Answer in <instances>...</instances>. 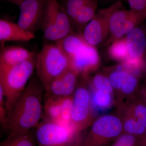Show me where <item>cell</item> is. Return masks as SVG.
Listing matches in <instances>:
<instances>
[{
    "mask_svg": "<svg viewBox=\"0 0 146 146\" xmlns=\"http://www.w3.org/2000/svg\"><path fill=\"white\" fill-rule=\"evenodd\" d=\"M73 96V108L70 124L77 131L82 133L95 120L91 106L89 77H81Z\"/></svg>",
    "mask_w": 146,
    "mask_h": 146,
    "instance_id": "6",
    "label": "cell"
},
{
    "mask_svg": "<svg viewBox=\"0 0 146 146\" xmlns=\"http://www.w3.org/2000/svg\"><path fill=\"white\" fill-rule=\"evenodd\" d=\"M36 37L34 33L22 28L18 24L5 19L0 20V42L1 47L9 42H29Z\"/></svg>",
    "mask_w": 146,
    "mask_h": 146,
    "instance_id": "12",
    "label": "cell"
},
{
    "mask_svg": "<svg viewBox=\"0 0 146 146\" xmlns=\"http://www.w3.org/2000/svg\"><path fill=\"white\" fill-rule=\"evenodd\" d=\"M70 68L68 56L56 43L44 45L36 55L35 70L45 90L54 79Z\"/></svg>",
    "mask_w": 146,
    "mask_h": 146,
    "instance_id": "3",
    "label": "cell"
},
{
    "mask_svg": "<svg viewBox=\"0 0 146 146\" xmlns=\"http://www.w3.org/2000/svg\"><path fill=\"white\" fill-rule=\"evenodd\" d=\"M36 56L17 65L0 67V89L5 97L7 113L31 79L35 70Z\"/></svg>",
    "mask_w": 146,
    "mask_h": 146,
    "instance_id": "2",
    "label": "cell"
},
{
    "mask_svg": "<svg viewBox=\"0 0 146 146\" xmlns=\"http://www.w3.org/2000/svg\"><path fill=\"white\" fill-rule=\"evenodd\" d=\"M83 136L81 137L80 138L79 140L78 143L76 144L75 146H82V140H83Z\"/></svg>",
    "mask_w": 146,
    "mask_h": 146,
    "instance_id": "30",
    "label": "cell"
},
{
    "mask_svg": "<svg viewBox=\"0 0 146 146\" xmlns=\"http://www.w3.org/2000/svg\"><path fill=\"white\" fill-rule=\"evenodd\" d=\"M129 9L140 16L143 21L146 19V0H127Z\"/></svg>",
    "mask_w": 146,
    "mask_h": 146,
    "instance_id": "24",
    "label": "cell"
},
{
    "mask_svg": "<svg viewBox=\"0 0 146 146\" xmlns=\"http://www.w3.org/2000/svg\"><path fill=\"white\" fill-rule=\"evenodd\" d=\"M122 3L121 0H118L110 6L99 11L84 27L81 34L88 44L96 47L107 40L109 35L110 16Z\"/></svg>",
    "mask_w": 146,
    "mask_h": 146,
    "instance_id": "7",
    "label": "cell"
},
{
    "mask_svg": "<svg viewBox=\"0 0 146 146\" xmlns=\"http://www.w3.org/2000/svg\"><path fill=\"white\" fill-rule=\"evenodd\" d=\"M7 111L6 106L5 97L2 90L0 89V122L5 130L7 124Z\"/></svg>",
    "mask_w": 146,
    "mask_h": 146,
    "instance_id": "26",
    "label": "cell"
},
{
    "mask_svg": "<svg viewBox=\"0 0 146 146\" xmlns=\"http://www.w3.org/2000/svg\"><path fill=\"white\" fill-rule=\"evenodd\" d=\"M36 55L28 50L18 46L1 47L0 52V67H7L30 60Z\"/></svg>",
    "mask_w": 146,
    "mask_h": 146,
    "instance_id": "14",
    "label": "cell"
},
{
    "mask_svg": "<svg viewBox=\"0 0 146 146\" xmlns=\"http://www.w3.org/2000/svg\"><path fill=\"white\" fill-rule=\"evenodd\" d=\"M110 57L119 62H123L129 57L125 37L116 40L110 45L108 50Z\"/></svg>",
    "mask_w": 146,
    "mask_h": 146,
    "instance_id": "20",
    "label": "cell"
},
{
    "mask_svg": "<svg viewBox=\"0 0 146 146\" xmlns=\"http://www.w3.org/2000/svg\"><path fill=\"white\" fill-rule=\"evenodd\" d=\"M117 97L118 104L124 99L135 96L138 91V78L124 71L118 70L113 68L107 76Z\"/></svg>",
    "mask_w": 146,
    "mask_h": 146,
    "instance_id": "10",
    "label": "cell"
},
{
    "mask_svg": "<svg viewBox=\"0 0 146 146\" xmlns=\"http://www.w3.org/2000/svg\"><path fill=\"white\" fill-rule=\"evenodd\" d=\"M6 1H7L9 2L10 3H11L12 4L17 6L18 7H19L21 4L25 0H6Z\"/></svg>",
    "mask_w": 146,
    "mask_h": 146,
    "instance_id": "29",
    "label": "cell"
},
{
    "mask_svg": "<svg viewBox=\"0 0 146 146\" xmlns=\"http://www.w3.org/2000/svg\"><path fill=\"white\" fill-rule=\"evenodd\" d=\"M122 7V4L114 9L110 16L109 35L106 43V45L124 37L144 21L130 9H123Z\"/></svg>",
    "mask_w": 146,
    "mask_h": 146,
    "instance_id": "8",
    "label": "cell"
},
{
    "mask_svg": "<svg viewBox=\"0 0 146 146\" xmlns=\"http://www.w3.org/2000/svg\"><path fill=\"white\" fill-rule=\"evenodd\" d=\"M90 0H65L64 4L62 6L72 24L76 17L84 5Z\"/></svg>",
    "mask_w": 146,
    "mask_h": 146,
    "instance_id": "23",
    "label": "cell"
},
{
    "mask_svg": "<svg viewBox=\"0 0 146 146\" xmlns=\"http://www.w3.org/2000/svg\"><path fill=\"white\" fill-rule=\"evenodd\" d=\"M123 133L121 119L119 116L106 115L96 119L82 146H108Z\"/></svg>",
    "mask_w": 146,
    "mask_h": 146,
    "instance_id": "5",
    "label": "cell"
},
{
    "mask_svg": "<svg viewBox=\"0 0 146 146\" xmlns=\"http://www.w3.org/2000/svg\"><path fill=\"white\" fill-rule=\"evenodd\" d=\"M143 74L144 76H145V80L146 81V66L145 69V71H144Z\"/></svg>",
    "mask_w": 146,
    "mask_h": 146,
    "instance_id": "31",
    "label": "cell"
},
{
    "mask_svg": "<svg viewBox=\"0 0 146 146\" xmlns=\"http://www.w3.org/2000/svg\"><path fill=\"white\" fill-rule=\"evenodd\" d=\"M137 93L138 99L146 105V84L139 88Z\"/></svg>",
    "mask_w": 146,
    "mask_h": 146,
    "instance_id": "27",
    "label": "cell"
},
{
    "mask_svg": "<svg viewBox=\"0 0 146 146\" xmlns=\"http://www.w3.org/2000/svg\"><path fill=\"white\" fill-rule=\"evenodd\" d=\"M122 122L123 133L133 135L138 138L146 130V121H141L131 115L119 112Z\"/></svg>",
    "mask_w": 146,
    "mask_h": 146,
    "instance_id": "17",
    "label": "cell"
},
{
    "mask_svg": "<svg viewBox=\"0 0 146 146\" xmlns=\"http://www.w3.org/2000/svg\"><path fill=\"white\" fill-rule=\"evenodd\" d=\"M90 88L91 106L94 117L107 112L115 103L113 91Z\"/></svg>",
    "mask_w": 146,
    "mask_h": 146,
    "instance_id": "15",
    "label": "cell"
},
{
    "mask_svg": "<svg viewBox=\"0 0 146 146\" xmlns=\"http://www.w3.org/2000/svg\"><path fill=\"white\" fill-rule=\"evenodd\" d=\"M98 0H90L80 11L72 24L78 29L83 30L97 13Z\"/></svg>",
    "mask_w": 146,
    "mask_h": 146,
    "instance_id": "18",
    "label": "cell"
},
{
    "mask_svg": "<svg viewBox=\"0 0 146 146\" xmlns=\"http://www.w3.org/2000/svg\"><path fill=\"white\" fill-rule=\"evenodd\" d=\"M129 56L144 58L146 51V35L143 30L136 27L126 36Z\"/></svg>",
    "mask_w": 146,
    "mask_h": 146,
    "instance_id": "16",
    "label": "cell"
},
{
    "mask_svg": "<svg viewBox=\"0 0 146 146\" xmlns=\"http://www.w3.org/2000/svg\"><path fill=\"white\" fill-rule=\"evenodd\" d=\"M44 13L57 25L64 37L72 33L70 20L57 0H45Z\"/></svg>",
    "mask_w": 146,
    "mask_h": 146,
    "instance_id": "13",
    "label": "cell"
},
{
    "mask_svg": "<svg viewBox=\"0 0 146 146\" xmlns=\"http://www.w3.org/2000/svg\"><path fill=\"white\" fill-rule=\"evenodd\" d=\"M45 0H25L21 4L17 24L27 31L34 33L42 23Z\"/></svg>",
    "mask_w": 146,
    "mask_h": 146,
    "instance_id": "11",
    "label": "cell"
},
{
    "mask_svg": "<svg viewBox=\"0 0 146 146\" xmlns=\"http://www.w3.org/2000/svg\"><path fill=\"white\" fill-rule=\"evenodd\" d=\"M0 146H37L35 133L32 131L27 133L7 136L2 141Z\"/></svg>",
    "mask_w": 146,
    "mask_h": 146,
    "instance_id": "21",
    "label": "cell"
},
{
    "mask_svg": "<svg viewBox=\"0 0 146 146\" xmlns=\"http://www.w3.org/2000/svg\"><path fill=\"white\" fill-rule=\"evenodd\" d=\"M44 112L46 119L61 123L62 109L59 98H45Z\"/></svg>",
    "mask_w": 146,
    "mask_h": 146,
    "instance_id": "19",
    "label": "cell"
},
{
    "mask_svg": "<svg viewBox=\"0 0 146 146\" xmlns=\"http://www.w3.org/2000/svg\"><path fill=\"white\" fill-rule=\"evenodd\" d=\"M45 89L39 79H31L23 92L7 113L5 131L8 136L27 133L40 122Z\"/></svg>",
    "mask_w": 146,
    "mask_h": 146,
    "instance_id": "1",
    "label": "cell"
},
{
    "mask_svg": "<svg viewBox=\"0 0 146 146\" xmlns=\"http://www.w3.org/2000/svg\"><path fill=\"white\" fill-rule=\"evenodd\" d=\"M120 65L121 71L127 72L139 78L142 74H143L146 62L144 58H133L129 56Z\"/></svg>",
    "mask_w": 146,
    "mask_h": 146,
    "instance_id": "22",
    "label": "cell"
},
{
    "mask_svg": "<svg viewBox=\"0 0 146 146\" xmlns=\"http://www.w3.org/2000/svg\"><path fill=\"white\" fill-rule=\"evenodd\" d=\"M138 139L133 135L123 133L115 139L112 146H136Z\"/></svg>",
    "mask_w": 146,
    "mask_h": 146,
    "instance_id": "25",
    "label": "cell"
},
{
    "mask_svg": "<svg viewBox=\"0 0 146 146\" xmlns=\"http://www.w3.org/2000/svg\"><path fill=\"white\" fill-rule=\"evenodd\" d=\"M136 146H146V130L142 136L138 138Z\"/></svg>",
    "mask_w": 146,
    "mask_h": 146,
    "instance_id": "28",
    "label": "cell"
},
{
    "mask_svg": "<svg viewBox=\"0 0 146 146\" xmlns=\"http://www.w3.org/2000/svg\"><path fill=\"white\" fill-rule=\"evenodd\" d=\"M106 1H118V0H106Z\"/></svg>",
    "mask_w": 146,
    "mask_h": 146,
    "instance_id": "32",
    "label": "cell"
},
{
    "mask_svg": "<svg viewBox=\"0 0 146 146\" xmlns=\"http://www.w3.org/2000/svg\"><path fill=\"white\" fill-rule=\"evenodd\" d=\"M35 129L37 146H75L82 136L71 125L46 119Z\"/></svg>",
    "mask_w": 146,
    "mask_h": 146,
    "instance_id": "4",
    "label": "cell"
},
{
    "mask_svg": "<svg viewBox=\"0 0 146 146\" xmlns=\"http://www.w3.org/2000/svg\"><path fill=\"white\" fill-rule=\"evenodd\" d=\"M68 57L70 68L81 77H89L90 74L98 70L100 63L99 54L96 47L86 42Z\"/></svg>",
    "mask_w": 146,
    "mask_h": 146,
    "instance_id": "9",
    "label": "cell"
}]
</instances>
